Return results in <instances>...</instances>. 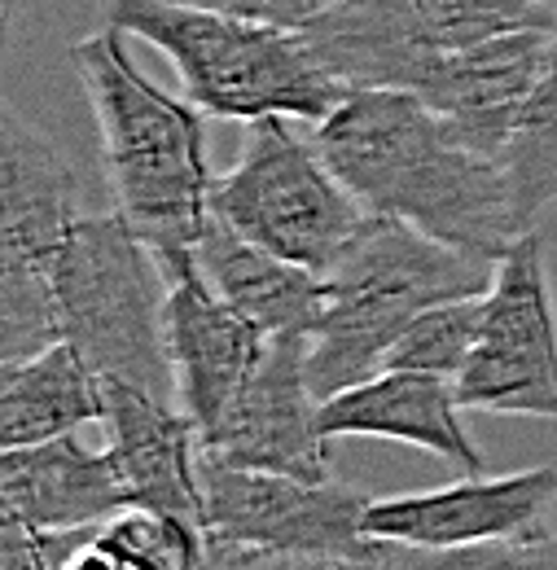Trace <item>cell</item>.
<instances>
[{"mask_svg":"<svg viewBox=\"0 0 557 570\" xmlns=\"http://www.w3.org/2000/svg\"><path fill=\"white\" fill-rule=\"evenodd\" d=\"M62 338L106 382L176 400L167 360V273L119 212L84 215L53 273Z\"/></svg>","mask_w":557,"mask_h":570,"instance_id":"5b68a950","label":"cell"},{"mask_svg":"<svg viewBox=\"0 0 557 570\" xmlns=\"http://www.w3.org/2000/svg\"><path fill=\"white\" fill-rule=\"evenodd\" d=\"M351 570H557V531H522L505 540L421 549L400 540H364Z\"/></svg>","mask_w":557,"mask_h":570,"instance_id":"ffe728a7","label":"cell"},{"mask_svg":"<svg viewBox=\"0 0 557 570\" xmlns=\"http://www.w3.org/2000/svg\"><path fill=\"white\" fill-rule=\"evenodd\" d=\"M185 4H203V9H219L233 18H251V22H268V27H307L330 0H185Z\"/></svg>","mask_w":557,"mask_h":570,"instance_id":"cb8c5ba5","label":"cell"},{"mask_svg":"<svg viewBox=\"0 0 557 570\" xmlns=\"http://www.w3.org/2000/svg\"><path fill=\"white\" fill-rule=\"evenodd\" d=\"M488 294V289H483ZM483 294L470 298H448L426 307L418 321L395 338V347L387 352L382 368H409V373H434L457 382V373L466 368V360L479 343V325H483Z\"/></svg>","mask_w":557,"mask_h":570,"instance_id":"7402d4cb","label":"cell"},{"mask_svg":"<svg viewBox=\"0 0 557 570\" xmlns=\"http://www.w3.org/2000/svg\"><path fill=\"white\" fill-rule=\"evenodd\" d=\"M505 171L522 228H536V219L557 203V58L505 145Z\"/></svg>","mask_w":557,"mask_h":570,"instance_id":"44dd1931","label":"cell"},{"mask_svg":"<svg viewBox=\"0 0 557 570\" xmlns=\"http://www.w3.org/2000/svg\"><path fill=\"white\" fill-rule=\"evenodd\" d=\"M457 400L475 413L557 422V307L536 228L496 259L479 343L457 373Z\"/></svg>","mask_w":557,"mask_h":570,"instance_id":"ba28073f","label":"cell"},{"mask_svg":"<svg viewBox=\"0 0 557 570\" xmlns=\"http://www.w3.org/2000/svg\"><path fill=\"white\" fill-rule=\"evenodd\" d=\"M307 334L268 338L260 364L233 395L219 430L203 443V452L246 465L325 483L330 474V439L321 430V400L307 377Z\"/></svg>","mask_w":557,"mask_h":570,"instance_id":"30bf717a","label":"cell"},{"mask_svg":"<svg viewBox=\"0 0 557 570\" xmlns=\"http://www.w3.org/2000/svg\"><path fill=\"white\" fill-rule=\"evenodd\" d=\"M133 36L101 22L70 45L101 137V171L124 215L158 255L198 250L211 224L207 115L189 97H172L133 62Z\"/></svg>","mask_w":557,"mask_h":570,"instance_id":"7a4b0ae2","label":"cell"},{"mask_svg":"<svg viewBox=\"0 0 557 570\" xmlns=\"http://www.w3.org/2000/svg\"><path fill=\"white\" fill-rule=\"evenodd\" d=\"M557 31H509L443 53L418 97L430 101L466 145L505 158L527 101L554 71Z\"/></svg>","mask_w":557,"mask_h":570,"instance_id":"4fadbf2b","label":"cell"},{"mask_svg":"<svg viewBox=\"0 0 557 570\" xmlns=\"http://www.w3.org/2000/svg\"><path fill=\"white\" fill-rule=\"evenodd\" d=\"M106 391H110L106 448L124 470L133 509H149L167 522L203 531L207 497H203V461L194 456V448L203 443L198 426L180 409H172V400H158L128 382H106Z\"/></svg>","mask_w":557,"mask_h":570,"instance_id":"9a60e30c","label":"cell"},{"mask_svg":"<svg viewBox=\"0 0 557 570\" xmlns=\"http://www.w3.org/2000/svg\"><path fill=\"white\" fill-rule=\"evenodd\" d=\"M457 382L409 368H378L373 377L321 400L325 439H391L421 448L461 474H483V452L461 422Z\"/></svg>","mask_w":557,"mask_h":570,"instance_id":"5bb4252c","label":"cell"},{"mask_svg":"<svg viewBox=\"0 0 557 570\" xmlns=\"http://www.w3.org/2000/svg\"><path fill=\"white\" fill-rule=\"evenodd\" d=\"M316 62L343 88L421 92L443 49L434 45L418 0H330L299 27Z\"/></svg>","mask_w":557,"mask_h":570,"instance_id":"2e32d148","label":"cell"},{"mask_svg":"<svg viewBox=\"0 0 557 570\" xmlns=\"http://www.w3.org/2000/svg\"><path fill=\"white\" fill-rule=\"evenodd\" d=\"M294 124L299 119L285 115L246 124L237 167L215 176L211 212L281 259L330 273L369 212L330 167L316 137H299Z\"/></svg>","mask_w":557,"mask_h":570,"instance_id":"52a82bcc","label":"cell"},{"mask_svg":"<svg viewBox=\"0 0 557 570\" xmlns=\"http://www.w3.org/2000/svg\"><path fill=\"white\" fill-rule=\"evenodd\" d=\"M496 264L475 259L418 224L395 215H364L330 277V303L307 347L316 400H330L382 368L395 338L426 307L470 298L491 285Z\"/></svg>","mask_w":557,"mask_h":570,"instance_id":"277c9868","label":"cell"},{"mask_svg":"<svg viewBox=\"0 0 557 570\" xmlns=\"http://www.w3.org/2000/svg\"><path fill=\"white\" fill-rule=\"evenodd\" d=\"M106 377L67 338L27 360L0 364V443L27 448L88 422H106Z\"/></svg>","mask_w":557,"mask_h":570,"instance_id":"d6986e66","label":"cell"},{"mask_svg":"<svg viewBox=\"0 0 557 570\" xmlns=\"http://www.w3.org/2000/svg\"><path fill=\"white\" fill-rule=\"evenodd\" d=\"M203 531L207 549H251V553H307L351 562L364 549L369 497L348 483H312L273 470L228 465L203 456Z\"/></svg>","mask_w":557,"mask_h":570,"instance_id":"9c48e42d","label":"cell"},{"mask_svg":"<svg viewBox=\"0 0 557 570\" xmlns=\"http://www.w3.org/2000/svg\"><path fill=\"white\" fill-rule=\"evenodd\" d=\"M557 500V465L514 470V474H466L461 483L404 492V497L369 500L364 535L369 540H400L421 549H452L505 540L540 527V513Z\"/></svg>","mask_w":557,"mask_h":570,"instance_id":"7c38bea8","label":"cell"},{"mask_svg":"<svg viewBox=\"0 0 557 570\" xmlns=\"http://www.w3.org/2000/svg\"><path fill=\"white\" fill-rule=\"evenodd\" d=\"M198 268L211 282V289L242 312L255 330H264L268 338L285 334H316L325 303H330V277L303 264H290L273 250L255 246L251 237H242L233 224H224L219 215H211L207 233L198 242Z\"/></svg>","mask_w":557,"mask_h":570,"instance_id":"ac0fdd59","label":"cell"},{"mask_svg":"<svg viewBox=\"0 0 557 570\" xmlns=\"http://www.w3.org/2000/svg\"><path fill=\"white\" fill-rule=\"evenodd\" d=\"M101 18L140 45H154L207 119L255 124L285 115L316 128L351 92L316 62L303 31L290 27L233 18L185 0H101Z\"/></svg>","mask_w":557,"mask_h":570,"instance_id":"3957f363","label":"cell"},{"mask_svg":"<svg viewBox=\"0 0 557 570\" xmlns=\"http://www.w3.org/2000/svg\"><path fill=\"white\" fill-rule=\"evenodd\" d=\"M158 259L167 273V360L176 377V404L207 443L264 356L268 334L211 289L194 250Z\"/></svg>","mask_w":557,"mask_h":570,"instance_id":"8fae6325","label":"cell"},{"mask_svg":"<svg viewBox=\"0 0 557 570\" xmlns=\"http://www.w3.org/2000/svg\"><path fill=\"white\" fill-rule=\"evenodd\" d=\"M84 219L67 154L13 106L0 115V364L62 343L53 273Z\"/></svg>","mask_w":557,"mask_h":570,"instance_id":"8992f818","label":"cell"},{"mask_svg":"<svg viewBox=\"0 0 557 570\" xmlns=\"http://www.w3.org/2000/svg\"><path fill=\"white\" fill-rule=\"evenodd\" d=\"M207 570H233V553L228 549H211Z\"/></svg>","mask_w":557,"mask_h":570,"instance_id":"484cf974","label":"cell"},{"mask_svg":"<svg viewBox=\"0 0 557 570\" xmlns=\"http://www.w3.org/2000/svg\"><path fill=\"white\" fill-rule=\"evenodd\" d=\"M219 549V544H211ZM233 570H351L343 558H307V553H251V549H228Z\"/></svg>","mask_w":557,"mask_h":570,"instance_id":"d4e9b609","label":"cell"},{"mask_svg":"<svg viewBox=\"0 0 557 570\" xmlns=\"http://www.w3.org/2000/svg\"><path fill=\"white\" fill-rule=\"evenodd\" d=\"M443 53L509 31H557V0H418Z\"/></svg>","mask_w":557,"mask_h":570,"instance_id":"603a6c76","label":"cell"},{"mask_svg":"<svg viewBox=\"0 0 557 570\" xmlns=\"http://www.w3.org/2000/svg\"><path fill=\"white\" fill-rule=\"evenodd\" d=\"M316 145L369 215L409 219L475 259L496 264L531 233L514 207L505 158L461 141L418 92H348L316 124Z\"/></svg>","mask_w":557,"mask_h":570,"instance_id":"6da1fadb","label":"cell"},{"mask_svg":"<svg viewBox=\"0 0 557 570\" xmlns=\"http://www.w3.org/2000/svg\"><path fill=\"white\" fill-rule=\"evenodd\" d=\"M4 518L40 531L101 527L133 509V492L115 452H92L75 434H58L27 448H4L0 456Z\"/></svg>","mask_w":557,"mask_h":570,"instance_id":"e0dca14e","label":"cell"}]
</instances>
